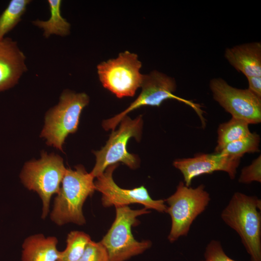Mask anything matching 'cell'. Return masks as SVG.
Segmentation results:
<instances>
[{
    "label": "cell",
    "mask_w": 261,
    "mask_h": 261,
    "mask_svg": "<svg viewBox=\"0 0 261 261\" xmlns=\"http://www.w3.org/2000/svg\"><path fill=\"white\" fill-rule=\"evenodd\" d=\"M94 178L82 165L74 170L66 169L50 215L53 221L60 226L86 223L82 208L87 198L96 190Z\"/></svg>",
    "instance_id": "obj_2"
},
{
    "label": "cell",
    "mask_w": 261,
    "mask_h": 261,
    "mask_svg": "<svg viewBox=\"0 0 261 261\" xmlns=\"http://www.w3.org/2000/svg\"><path fill=\"white\" fill-rule=\"evenodd\" d=\"M220 218L237 233L250 261H261V199L236 192L222 211Z\"/></svg>",
    "instance_id": "obj_1"
},
{
    "label": "cell",
    "mask_w": 261,
    "mask_h": 261,
    "mask_svg": "<svg viewBox=\"0 0 261 261\" xmlns=\"http://www.w3.org/2000/svg\"><path fill=\"white\" fill-rule=\"evenodd\" d=\"M66 170L60 156L46 153H43L40 160L29 161L24 166L20 174L21 181L27 188L36 192L41 198L43 218L49 212L52 196L59 190Z\"/></svg>",
    "instance_id": "obj_7"
},
{
    "label": "cell",
    "mask_w": 261,
    "mask_h": 261,
    "mask_svg": "<svg viewBox=\"0 0 261 261\" xmlns=\"http://www.w3.org/2000/svg\"><path fill=\"white\" fill-rule=\"evenodd\" d=\"M50 13L48 20L33 21L34 25L42 29L44 36L48 38L51 35L60 36L68 35L70 31V24L62 17L61 14V0H49L47 1Z\"/></svg>",
    "instance_id": "obj_16"
},
{
    "label": "cell",
    "mask_w": 261,
    "mask_h": 261,
    "mask_svg": "<svg viewBox=\"0 0 261 261\" xmlns=\"http://www.w3.org/2000/svg\"><path fill=\"white\" fill-rule=\"evenodd\" d=\"M246 78L248 83V89L261 98V76H250Z\"/></svg>",
    "instance_id": "obj_24"
},
{
    "label": "cell",
    "mask_w": 261,
    "mask_h": 261,
    "mask_svg": "<svg viewBox=\"0 0 261 261\" xmlns=\"http://www.w3.org/2000/svg\"><path fill=\"white\" fill-rule=\"evenodd\" d=\"M248 125L244 120L233 117L229 121L221 124L218 129V137L215 152L219 153L228 144L249 135L251 132Z\"/></svg>",
    "instance_id": "obj_17"
},
{
    "label": "cell",
    "mask_w": 261,
    "mask_h": 261,
    "mask_svg": "<svg viewBox=\"0 0 261 261\" xmlns=\"http://www.w3.org/2000/svg\"><path fill=\"white\" fill-rule=\"evenodd\" d=\"M260 137L251 133L247 136L228 144L220 152L234 158L241 159L246 153L259 151Z\"/></svg>",
    "instance_id": "obj_20"
},
{
    "label": "cell",
    "mask_w": 261,
    "mask_h": 261,
    "mask_svg": "<svg viewBox=\"0 0 261 261\" xmlns=\"http://www.w3.org/2000/svg\"><path fill=\"white\" fill-rule=\"evenodd\" d=\"M116 208L115 220L101 243L106 250L109 261H125L151 247L150 241H138L131 232L132 227L138 223L137 217L150 212L145 207L138 210L128 206Z\"/></svg>",
    "instance_id": "obj_4"
},
{
    "label": "cell",
    "mask_w": 261,
    "mask_h": 261,
    "mask_svg": "<svg viewBox=\"0 0 261 261\" xmlns=\"http://www.w3.org/2000/svg\"><path fill=\"white\" fill-rule=\"evenodd\" d=\"M141 87L142 91L140 95L127 109L113 117L103 121L102 127L106 130H114L121 120L134 110L144 106L159 107L164 101L170 99L178 101L191 107L201 119L202 124H205L200 105L174 95L176 84L173 78L154 71L144 75Z\"/></svg>",
    "instance_id": "obj_6"
},
{
    "label": "cell",
    "mask_w": 261,
    "mask_h": 261,
    "mask_svg": "<svg viewBox=\"0 0 261 261\" xmlns=\"http://www.w3.org/2000/svg\"><path fill=\"white\" fill-rule=\"evenodd\" d=\"M91 240L89 236L84 232H70L67 236L66 247L63 251L59 252L57 261H77Z\"/></svg>",
    "instance_id": "obj_19"
},
{
    "label": "cell",
    "mask_w": 261,
    "mask_h": 261,
    "mask_svg": "<svg viewBox=\"0 0 261 261\" xmlns=\"http://www.w3.org/2000/svg\"><path fill=\"white\" fill-rule=\"evenodd\" d=\"M26 57L17 43L4 37L0 40V91L17 83L27 71Z\"/></svg>",
    "instance_id": "obj_13"
},
{
    "label": "cell",
    "mask_w": 261,
    "mask_h": 261,
    "mask_svg": "<svg viewBox=\"0 0 261 261\" xmlns=\"http://www.w3.org/2000/svg\"><path fill=\"white\" fill-rule=\"evenodd\" d=\"M210 200L204 185L193 188L180 182L174 193L164 201L168 205L166 213L171 218L168 240L173 243L187 236L193 222L205 211Z\"/></svg>",
    "instance_id": "obj_3"
},
{
    "label": "cell",
    "mask_w": 261,
    "mask_h": 261,
    "mask_svg": "<svg viewBox=\"0 0 261 261\" xmlns=\"http://www.w3.org/2000/svg\"><path fill=\"white\" fill-rule=\"evenodd\" d=\"M119 128L113 130L104 146L94 152L96 163L90 173L97 177L102 174L109 166L122 162L130 168L138 167V157L127 151V144L132 137L139 141L141 137L143 121L141 115L132 119L128 116L120 122Z\"/></svg>",
    "instance_id": "obj_8"
},
{
    "label": "cell",
    "mask_w": 261,
    "mask_h": 261,
    "mask_svg": "<svg viewBox=\"0 0 261 261\" xmlns=\"http://www.w3.org/2000/svg\"><path fill=\"white\" fill-rule=\"evenodd\" d=\"M88 102L89 97L85 93L66 90L62 93L58 103L45 117L41 136L48 145L62 150L67 136L77 130L81 112Z\"/></svg>",
    "instance_id": "obj_5"
},
{
    "label": "cell",
    "mask_w": 261,
    "mask_h": 261,
    "mask_svg": "<svg viewBox=\"0 0 261 261\" xmlns=\"http://www.w3.org/2000/svg\"><path fill=\"white\" fill-rule=\"evenodd\" d=\"M77 261H109L105 248L100 242L91 240Z\"/></svg>",
    "instance_id": "obj_21"
},
{
    "label": "cell",
    "mask_w": 261,
    "mask_h": 261,
    "mask_svg": "<svg viewBox=\"0 0 261 261\" xmlns=\"http://www.w3.org/2000/svg\"><path fill=\"white\" fill-rule=\"evenodd\" d=\"M209 87L214 99L232 117L244 120L248 124L261 122V98L248 88L234 87L221 78L211 79Z\"/></svg>",
    "instance_id": "obj_10"
},
{
    "label": "cell",
    "mask_w": 261,
    "mask_h": 261,
    "mask_svg": "<svg viewBox=\"0 0 261 261\" xmlns=\"http://www.w3.org/2000/svg\"><path fill=\"white\" fill-rule=\"evenodd\" d=\"M238 182L246 184L253 182H261V155L255 159L250 165L242 169Z\"/></svg>",
    "instance_id": "obj_22"
},
{
    "label": "cell",
    "mask_w": 261,
    "mask_h": 261,
    "mask_svg": "<svg viewBox=\"0 0 261 261\" xmlns=\"http://www.w3.org/2000/svg\"><path fill=\"white\" fill-rule=\"evenodd\" d=\"M200 261H236L230 258L224 251L220 242L211 240L205 247L203 259Z\"/></svg>",
    "instance_id": "obj_23"
},
{
    "label": "cell",
    "mask_w": 261,
    "mask_h": 261,
    "mask_svg": "<svg viewBox=\"0 0 261 261\" xmlns=\"http://www.w3.org/2000/svg\"><path fill=\"white\" fill-rule=\"evenodd\" d=\"M141 67L138 56L126 51L116 58L100 63L97 72L103 87L117 98L132 97L143 82Z\"/></svg>",
    "instance_id": "obj_9"
},
{
    "label": "cell",
    "mask_w": 261,
    "mask_h": 261,
    "mask_svg": "<svg viewBox=\"0 0 261 261\" xmlns=\"http://www.w3.org/2000/svg\"><path fill=\"white\" fill-rule=\"evenodd\" d=\"M224 57L246 77L261 76V44L255 42L227 48Z\"/></svg>",
    "instance_id": "obj_14"
},
{
    "label": "cell",
    "mask_w": 261,
    "mask_h": 261,
    "mask_svg": "<svg viewBox=\"0 0 261 261\" xmlns=\"http://www.w3.org/2000/svg\"><path fill=\"white\" fill-rule=\"evenodd\" d=\"M55 237L42 234L30 236L22 245V261H57L59 252Z\"/></svg>",
    "instance_id": "obj_15"
},
{
    "label": "cell",
    "mask_w": 261,
    "mask_h": 261,
    "mask_svg": "<svg viewBox=\"0 0 261 261\" xmlns=\"http://www.w3.org/2000/svg\"><path fill=\"white\" fill-rule=\"evenodd\" d=\"M240 160V158L232 157L222 152H216L177 159L174 161L173 165L182 174L185 185L189 187L194 178L216 171L225 172L231 179H233Z\"/></svg>",
    "instance_id": "obj_12"
},
{
    "label": "cell",
    "mask_w": 261,
    "mask_h": 261,
    "mask_svg": "<svg viewBox=\"0 0 261 261\" xmlns=\"http://www.w3.org/2000/svg\"><path fill=\"white\" fill-rule=\"evenodd\" d=\"M29 0H12L0 15V40L20 22Z\"/></svg>",
    "instance_id": "obj_18"
},
{
    "label": "cell",
    "mask_w": 261,
    "mask_h": 261,
    "mask_svg": "<svg viewBox=\"0 0 261 261\" xmlns=\"http://www.w3.org/2000/svg\"><path fill=\"white\" fill-rule=\"evenodd\" d=\"M118 164L108 166L94 182L95 190L102 193V204L104 207H116L136 203L143 205L147 209L166 213L167 206L164 200L153 199L144 186L124 189L117 185L113 179V174Z\"/></svg>",
    "instance_id": "obj_11"
}]
</instances>
